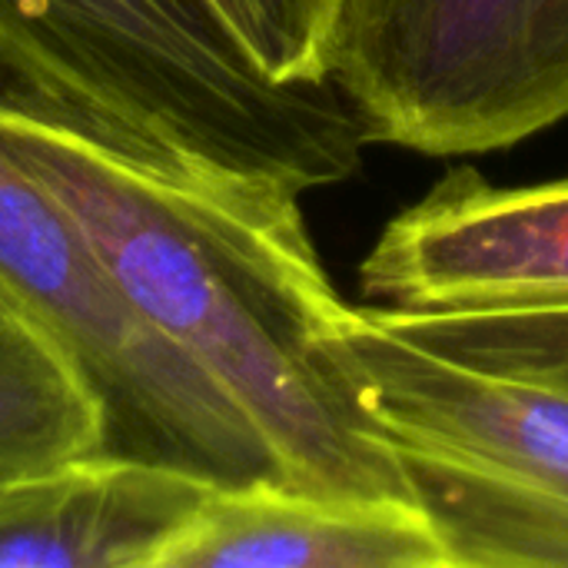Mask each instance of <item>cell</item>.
Wrapping results in <instances>:
<instances>
[{
	"instance_id": "3957f363",
	"label": "cell",
	"mask_w": 568,
	"mask_h": 568,
	"mask_svg": "<svg viewBox=\"0 0 568 568\" xmlns=\"http://www.w3.org/2000/svg\"><path fill=\"white\" fill-rule=\"evenodd\" d=\"M0 313L70 359L103 416L100 453L166 463L216 486L283 483L233 396L133 306L77 216L3 140Z\"/></svg>"
},
{
	"instance_id": "6da1fadb",
	"label": "cell",
	"mask_w": 568,
	"mask_h": 568,
	"mask_svg": "<svg viewBox=\"0 0 568 568\" xmlns=\"http://www.w3.org/2000/svg\"><path fill=\"white\" fill-rule=\"evenodd\" d=\"M0 140L77 216L133 306L243 409L293 489L413 499L366 413L343 300L296 190L153 163L0 97Z\"/></svg>"
},
{
	"instance_id": "52a82bcc",
	"label": "cell",
	"mask_w": 568,
	"mask_h": 568,
	"mask_svg": "<svg viewBox=\"0 0 568 568\" xmlns=\"http://www.w3.org/2000/svg\"><path fill=\"white\" fill-rule=\"evenodd\" d=\"M216 483L83 453L0 486V568H156Z\"/></svg>"
},
{
	"instance_id": "277c9868",
	"label": "cell",
	"mask_w": 568,
	"mask_h": 568,
	"mask_svg": "<svg viewBox=\"0 0 568 568\" xmlns=\"http://www.w3.org/2000/svg\"><path fill=\"white\" fill-rule=\"evenodd\" d=\"M333 83L369 146H519L568 120V0H343Z\"/></svg>"
},
{
	"instance_id": "7a4b0ae2",
	"label": "cell",
	"mask_w": 568,
	"mask_h": 568,
	"mask_svg": "<svg viewBox=\"0 0 568 568\" xmlns=\"http://www.w3.org/2000/svg\"><path fill=\"white\" fill-rule=\"evenodd\" d=\"M0 97L153 163L323 190L366 133L336 83H280L236 0H0Z\"/></svg>"
},
{
	"instance_id": "9c48e42d",
	"label": "cell",
	"mask_w": 568,
	"mask_h": 568,
	"mask_svg": "<svg viewBox=\"0 0 568 568\" xmlns=\"http://www.w3.org/2000/svg\"><path fill=\"white\" fill-rule=\"evenodd\" d=\"M396 456L449 568H568V489L499 479L419 453Z\"/></svg>"
},
{
	"instance_id": "5b68a950",
	"label": "cell",
	"mask_w": 568,
	"mask_h": 568,
	"mask_svg": "<svg viewBox=\"0 0 568 568\" xmlns=\"http://www.w3.org/2000/svg\"><path fill=\"white\" fill-rule=\"evenodd\" d=\"M359 300L396 316L568 310V176L499 186L449 170L383 226Z\"/></svg>"
},
{
	"instance_id": "4fadbf2b",
	"label": "cell",
	"mask_w": 568,
	"mask_h": 568,
	"mask_svg": "<svg viewBox=\"0 0 568 568\" xmlns=\"http://www.w3.org/2000/svg\"><path fill=\"white\" fill-rule=\"evenodd\" d=\"M542 379H556V383H562V386H568V373H559V376H542Z\"/></svg>"
},
{
	"instance_id": "30bf717a",
	"label": "cell",
	"mask_w": 568,
	"mask_h": 568,
	"mask_svg": "<svg viewBox=\"0 0 568 568\" xmlns=\"http://www.w3.org/2000/svg\"><path fill=\"white\" fill-rule=\"evenodd\" d=\"M100 446V406L70 359L30 323L0 313V486Z\"/></svg>"
},
{
	"instance_id": "8fae6325",
	"label": "cell",
	"mask_w": 568,
	"mask_h": 568,
	"mask_svg": "<svg viewBox=\"0 0 568 568\" xmlns=\"http://www.w3.org/2000/svg\"><path fill=\"white\" fill-rule=\"evenodd\" d=\"M343 0H236L253 60L280 83H333V37Z\"/></svg>"
},
{
	"instance_id": "7c38bea8",
	"label": "cell",
	"mask_w": 568,
	"mask_h": 568,
	"mask_svg": "<svg viewBox=\"0 0 568 568\" xmlns=\"http://www.w3.org/2000/svg\"><path fill=\"white\" fill-rule=\"evenodd\" d=\"M473 353L506 373H568V310L486 313L473 323Z\"/></svg>"
},
{
	"instance_id": "ba28073f",
	"label": "cell",
	"mask_w": 568,
	"mask_h": 568,
	"mask_svg": "<svg viewBox=\"0 0 568 568\" xmlns=\"http://www.w3.org/2000/svg\"><path fill=\"white\" fill-rule=\"evenodd\" d=\"M156 568H449V556L419 503L256 479L213 486Z\"/></svg>"
},
{
	"instance_id": "8992f818",
	"label": "cell",
	"mask_w": 568,
	"mask_h": 568,
	"mask_svg": "<svg viewBox=\"0 0 568 568\" xmlns=\"http://www.w3.org/2000/svg\"><path fill=\"white\" fill-rule=\"evenodd\" d=\"M346 353L393 453L568 489V386L436 353L356 306Z\"/></svg>"
}]
</instances>
